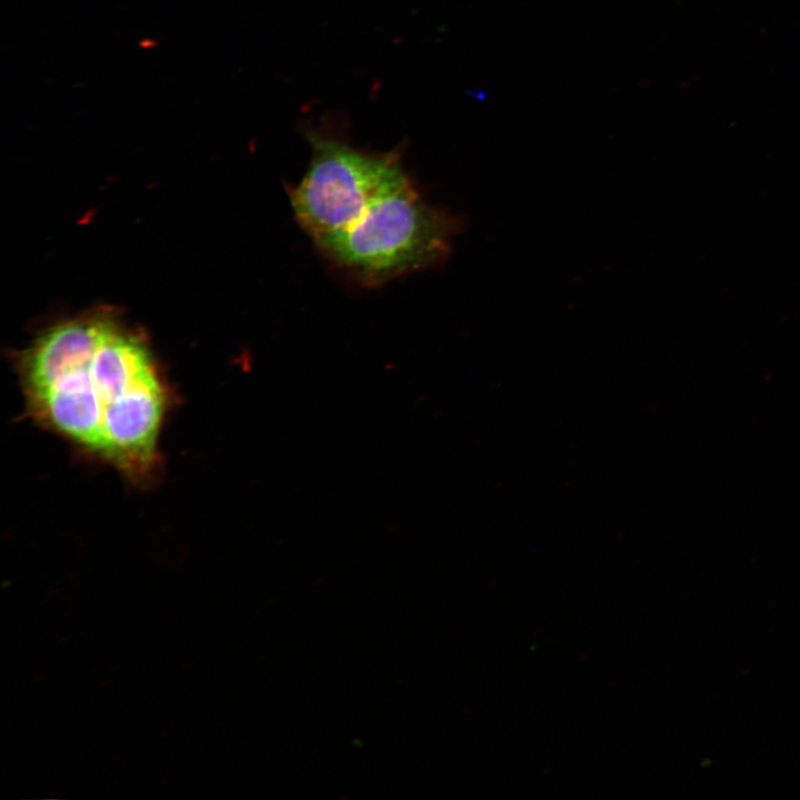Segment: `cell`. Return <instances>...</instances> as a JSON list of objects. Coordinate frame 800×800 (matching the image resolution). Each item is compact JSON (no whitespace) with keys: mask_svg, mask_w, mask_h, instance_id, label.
<instances>
[{"mask_svg":"<svg viewBox=\"0 0 800 800\" xmlns=\"http://www.w3.org/2000/svg\"><path fill=\"white\" fill-rule=\"evenodd\" d=\"M33 416L131 476L154 464L167 390L137 336L102 317L63 322L21 361Z\"/></svg>","mask_w":800,"mask_h":800,"instance_id":"1","label":"cell"},{"mask_svg":"<svg viewBox=\"0 0 800 800\" xmlns=\"http://www.w3.org/2000/svg\"><path fill=\"white\" fill-rule=\"evenodd\" d=\"M464 223L460 216L427 202L408 178L350 226L314 243L353 280L377 287L443 263Z\"/></svg>","mask_w":800,"mask_h":800,"instance_id":"2","label":"cell"},{"mask_svg":"<svg viewBox=\"0 0 800 800\" xmlns=\"http://www.w3.org/2000/svg\"><path fill=\"white\" fill-rule=\"evenodd\" d=\"M311 159L289 199L300 227L317 242L337 233L379 197L409 178L401 152H369L319 129L306 132Z\"/></svg>","mask_w":800,"mask_h":800,"instance_id":"3","label":"cell"}]
</instances>
